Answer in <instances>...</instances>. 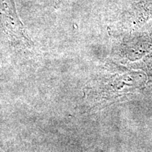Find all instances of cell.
<instances>
[{"instance_id":"7a4b0ae2","label":"cell","mask_w":152,"mask_h":152,"mask_svg":"<svg viewBox=\"0 0 152 152\" xmlns=\"http://www.w3.org/2000/svg\"><path fill=\"white\" fill-rule=\"evenodd\" d=\"M120 52L128 58H136L152 51V33H135L120 44Z\"/></svg>"},{"instance_id":"3957f363","label":"cell","mask_w":152,"mask_h":152,"mask_svg":"<svg viewBox=\"0 0 152 152\" xmlns=\"http://www.w3.org/2000/svg\"><path fill=\"white\" fill-rule=\"evenodd\" d=\"M133 26H140L152 19V0H140L132 6L126 17Z\"/></svg>"},{"instance_id":"6da1fadb","label":"cell","mask_w":152,"mask_h":152,"mask_svg":"<svg viewBox=\"0 0 152 152\" xmlns=\"http://www.w3.org/2000/svg\"><path fill=\"white\" fill-rule=\"evenodd\" d=\"M0 25L11 43L25 47L33 45L17 14L14 0H0Z\"/></svg>"}]
</instances>
